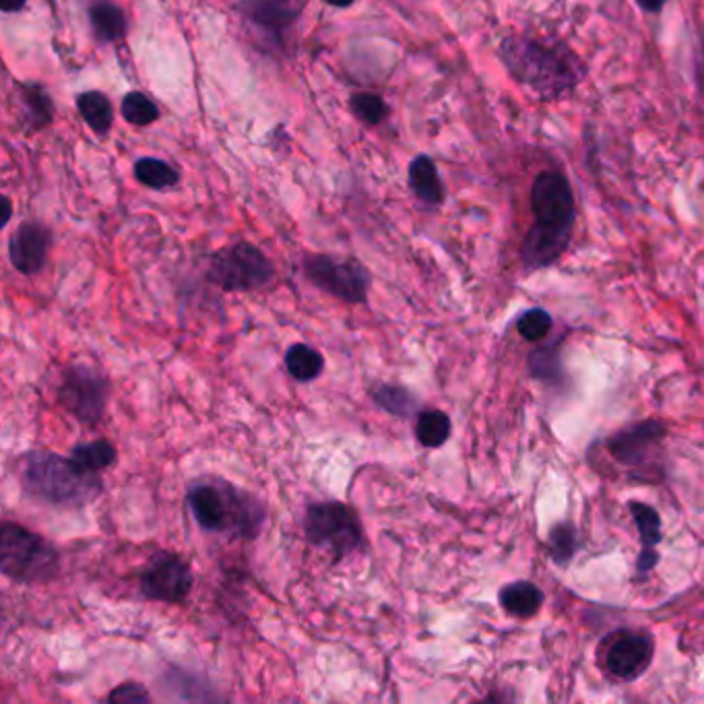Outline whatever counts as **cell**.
Here are the masks:
<instances>
[{
	"mask_svg": "<svg viewBox=\"0 0 704 704\" xmlns=\"http://www.w3.org/2000/svg\"><path fill=\"white\" fill-rule=\"evenodd\" d=\"M529 372L533 379L543 380V382H558L564 377L562 370L561 354L556 345H543L535 351L529 354Z\"/></svg>",
	"mask_w": 704,
	"mask_h": 704,
	"instance_id": "cell-28",
	"label": "cell"
},
{
	"mask_svg": "<svg viewBox=\"0 0 704 704\" xmlns=\"http://www.w3.org/2000/svg\"><path fill=\"white\" fill-rule=\"evenodd\" d=\"M15 102L21 108V125L27 132H39L55 123V102L42 83L15 81Z\"/></svg>",
	"mask_w": 704,
	"mask_h": 704,
	"instance_id": "cell-15",
	"label": "cell"
},
{
	"mask_svg": "<svg viewBox=\"0 0 704 704\" xmlns=\"http://www.w3.org/2000/svg\"><path fill=\"white\" fill-rule=\"evenodd\" d=\"M304 533L308 542L314 547L328 550L331 556H335V561H344L363 545L360 515L351 506L339 500L308 506Z\"/></svg>",
	"mask_w": 704,
	"mask_h": 704,
	"instance_id": "cell-6",
	"label": "cell"
},
{
	"mask_svg": "<svg viewBox=\"0 0 704 704\" xmlns=\"http://www.w3.org/2000/svg\"><path fill=\"white\" fill-rule=\"evenodd\" d=\"M628 508L640 535V554L636 561V570L640 575H647L659 564L657 545L661 543V517L653 506L638 500H633Z\"/></svg>",
	"mask_w": 704,
	"mask_h": 704,
	"instance_id": "cell-16",
	"label": "cell"
},
{
	"mask_svg": "<svg viewBox=\"0 0 704 704\" xmlns=\"http://www.w3.org/2000/svg\"><path fill=\"white\" fill-rule=\"evenodd\" d=\"M554 326V319L547 310L543 308H531L521 314L519 323H517V328H519V335L523 337L524 342L529 344H542L543 339L550 335Z\"/></svg>",
	"mask_w": 704,
	"mask_h": 704,
	"instance_id": "cell-30",
	"label": "cell"
},
{
	"mask_svg": "<svg viewBox=\"0 0 704 704\" xmlns=\"http://www.w3.org/2000/svg\"><path fill=\"white\" fill-rule=\"evenodd\" d=\"M543 599L545 596H543L542 589L529 580L508 582L498 593V601H500L506 614L521 618V620H529L538 614L542 610Z\"/></svg>",
	"mask_w": 704,
	"mask_h": 704,
	"instance_id": "cell-19",
	"label": "cell"
},
{
	"mask_svg": "<svg viewBox=\"0 0 704 704\" xmlns=\"http://www.w3.org/2000/svg\"><path fill=\"white\" fill-rule=\"evenodd\" d=\"M603 669L615 680L633 682L640 678L653 661V640L640 631H618L603 645Z\"/></svg>",
	"mask_w": 704,
	"mask_h": 704,
	"instance_id": "cell-12",
	"label": "cell"
},
{
	"mask_svg": "<svg viewBox=\"0 0 704 704\" xmlns=\"http://www.w3.org/2000/svg\"><path fill=\"white\" fill-rule=\"evenodd\" d=\"M195 585L188 562L174 552H158L139 577L141 596L160 603H184Z\"/></svg>",
	"mask_w": 704,
	"mask_h": 704,
	"instance_id": "cell-11",
	"label": "cell"
},
{
	"mask_svg": "<svg viewBox=\"0 0 704 704\" xmlns=\"http://www.w3.org/2000/svg\"><path fill=\"white\" fill-rule=\"evenodd\" d=\"M696 88L704 104V46L696 53Z\"/></svg>",
	"mask_w": 704,
	"mask_h": 704,
	"instance_id": "cell-32",
	"label": "cell"
},
{
	"mask_svg": "<svg viewBox=\"0 0 704 704\" xmlns=\"http://www.w3.org/2000/svg\"><path fill=\"white\" fill-rule=\"evenodd\" d=\"M578 550V533L575 524L558 523L550 531V554L552 561L566 566L575 558Z\"/></svg>",
	"mask_w": 704,
	"mask_h": 704,
	"instance_id": "cell-29",
	"label": "cell"
},
{
	"mask_svg": "<svg viewBox=\"0 0 704 704\" xmlns=\"http://www.w3.org/2000/svg\"><path fill=\"white\" fill-rule=\"evenodd\" d=\"M132 176L149 191H170L181 184V172L160 158H141L132 165Z\"/></svg>",
	"mask_w": 704,
	"mask_h": 704,
	"instance_id": "cell-21",
	"label": "cell"
},
{
	"mask_svg": "<svg viewBox=\"0 0 704 704\" xmlns=\"http://www.w3.org/2000/svg\"><path fill=\"white\" fill-rule=\"evenodd\" d=\"M407 184L412 195L426 207H440L447 197L438 165L430 155L419 153L407 168Z\"/></svg>",
	"mask_w": 704,
	"mask_h": 704,
	"instance_id": "cell-17",
	"label": "cell"
},
{
	"mask_svg": "<svg viewBox=\"0 0 704 704\" xmlns=\"http://www.w3.org/2000/svg\"><path fill=\"white\" fill-rule=\"evenodd\" d=\"M533 226L521 244V261L529 272L545 269L561 258L570 244L577 200L570 181L558 170H543L531 186Z\"/></svg>",
	"mask_w": 704,
	"mask_h": 704,
	"instance_id": "cell-2",
	"label": "cell"
},
{
	"mask_svg": "<svg viewBox=\"0 0 704 704\" xmlns=\"http://www.w3.org/2000/svg\"><path fill=\"white\" fill-rule=\"evenodd\" d=\"M53 230L39 219H25L9 238V261L15 272L34 277L48 263Z\"/></svg>",
	"mask_w": 704,
	"mask_h": 704,
	"instance_id": "cell-14",
	"label": "cell"
},
{
	"mask_svg": "<svg viewBox=\"0 0 704 704\" xmlns=\"http://www.w3.org/2000/svg\"><path fill=\"white\" fill-rule=\"evenodd\" d=\"M151 694L141 684H123L109 692L108 703H149Z\"/></svg>",
	"mask_w": 704,
	"mask_h": 704,
	"instance_id": "cell-31",
	"label": "cell"
},
{
	"mask_svg": "<svg viewBox=\"0 0 704 704\" xmlns=\"http://www.w3.org/2000/svg\"><path fill=\"white\" fill-rule=\"evenodd\" d=\"M21 484L37 500L65 508L90 505L104 489L100 473L81 468L72 457L48 451H34L25 457Z\"/></svg>",
	"mask_w": 704,
	"mask_h": 704,
	"instance_id": "cell-4",
	"label": "cell"
},
{
	"mask_svg": "<svg viewBox=\"0 0 704 704\" xmlns=\"http://www.w3.org/2000/svg\"><path fill=\"white\" fill-rule=\"evenodd\" d=\"M451 417L440 409L419 412L416 419L417 442L426 449H440L451 438Z\"/></svg>",
	"mask_w": 704,
	"mask_h": 704,
	"instance_id": "cell-23",
	"label": "cell"
},
{
	"mask_svg": "<svg viewBox=\"0 0 704 704\" xmlns=\"http://www.w3.org/2000/svg\"><path fill=\"white\" fill-rule=\"evenodd\" d=\"M27 7V0H0V11L7 15L21 13Z\"/></svg>",
	"mask_w": 704,
	"mask_h": 704,
	"instance_id": "cell-34",
	"label": "cell"
},
{
	"mask_svg": "<svg viewBox=\"0 0 704 704\" xmlns=\"http://www.w3.org/2000/svg\"><path fill=\"white\" fill-rule=\"evenodd\" d=\"M71 457L91 473H102L116 463V447L106 440H93L85 445H77L71 451Z\"/></svg>",
	"mask_w": 704,
	"mask_h": 704,
	"instance_id": "cell-26",
	"label": "cell"
},
{
	"mask_svg": "<svg viewBox=\"0 0 704 704\" xmlns=\"http://www.w3.org/2000/svg\"><path fill=\"white\" fill-rule=\"evenodd\" d=\"M307 0H238L235 13L272 53H284Z\"/></svg>",
	"mask_w": 704,
	"mask_h": 704,
	"instance_id": "cell-9",
	"label": "cell"
},
{
	"mask_svg": "<svg viewBox=\"0 0 704 704\" xmlns=\"http://www.w3.org/2000/svg\"><path fill=\"white\" fill-rule=\"evenodd\" d=\"M347 108L363 127H379L391 114L386 100L372 91L351 93L347 100Z\"/></svg>",
	"mask_w": 704,
	"mask_h": 704,
	"instance_id": "cell-24",
	"label": "cell"
},
{
	"mask_svg": "<svg viewBox=\"0 0 704 704\" xmlns=\"http://www.w3.org/2000/svg\"><path fill=\"white\" fill-rule=\"evenodd\" d=\"M666 436L668 428L661 422L645 419L615 432L608 442V449L620 465L636 470L649 465L657 457Z\"/></svg>",
	"mask_w": 704,
	"mask_h": 704,
	"instance_id": "cell-13",
	"label": "cell"
},
{
	"mask_svg": "<svg viewBox=\"0 0 704 704\" xmlns=\"http://www.w3.org/2000/svg\"><path fill=\"white\" fill-rule=\"evenodd\" d=\"M636 4L645 11V13H653V15H657V13H661L663 9H666V4H668V0H636Z\"/></svg>",
	"mask_w": 704,
	"mask_h": 704,
	"instance_id": "cell-33",
	"label": "cell"
},
{
	"mask_svg": "<svg viewBox=\"0 0 704 704\" xmlns=\"http://www.w3.org/2000/svg\"><path fill=\"white\" fill-rule=\"evenodd\" d=\"M120 116L132 127H149L160 120L162 112L143 91H128L120 102Z\"/></svg>",
	"mask_w": 704,
	"mask_h": 704,
	"instance_id": "cell-27",
	"label": "cell"
},
{
	"mask_svg": "<svg viewBox=\"0 0 704 704\" xmlns=\"http://www.w3.org/2000/svg\"><path fill=\"white\" fill-rule=\"evenodd\" d=\"M325 4H328V7H333V9H349V7H354L358 0H323Z\"/></svg>",
	"mask_w": 704,
	"mask_h": 704,
	"instance_id": "cell-36",
	"label": "cell"
},
{
	"mask_svg": "<svg viewBox=\"0 0 704 704\" xmlns=\"http://www.w3.org/2000/svg\"><path fill=\"white\" fill-rule=\"evenodd\" d=\"M372 399L382 412L395 417H412L417 414L416 395L397 384H380L372 391Z\"/></svg>",
	"mask_w": 704,
	"mask_h": 704,
	"instance_id": "cell-25",
	"label": "cell"
},
{
	"mask_svg": "<svg viewBox=\"0 0 704 704\" xmlns=\"http://www.w3.org/2000/svg\"><path fill=\"white\" fill-rule=\"evenodd\" d=\"M11 217H13V203H11V199L9 197H2V228H7L9 226V221H11Z\"/></svg>",
	"mask_w": 704,
	"mask_h": 704,
	"instance_id": "cell-35",
	"label": "cell"
},
{
	"mask_svg": "<svg viewBox=\"0 0 704 704\" xmlns=\"http://www.w3.org/2000/svg\"><path fill=\"white\" fill-rule=\"evenodd\" d=\"M58 401L72 417L88 426H95L106 414L108 380L90 363H72L62 374Z\"/></svg>",
	"mask_w": 704,
	"mask_h": 704,
	"instance_id": "cell-10",
	"label": "cell"
},
{
	"mask_svg": "<svg viewBox=\"0 0 704 704\" xmlns=\"http://www.w3.org/2000/svg\"><path fill=\"white\" fill-rule=\"evenodd\" d=\"M0 570L19 585L46 582L58 575L60 554L39 533L15 521H4L0 527Z\"/></svg>",
	"mask_w": 704,
	"mask_h": 704,
	"instance_id": "cell-5",
	"label": "cell"
},
{
	"mask_svg": "<svg viewBox=\"0 0 704 704\" xmlns=\"http://www.w3.org/2000/svg\"><path fill=\"white\" fill-rule=\"evenodd\" d=\"M91 34L93 37L108 46L120 44L128 36V18L125 9L114 0H95L88 11Z\"/></svg>",
	"mask_w": 704,
	"mask_h": 704,
	"instance_id": "cell-18",
	"label": "cell"
},
{
	"mask_svg": "<svg viewBox=\"0 0 704 704\" xmlns=\"http://www.w3.org/2000/svg\"><path fill=\"white\" fill-rule=\"evenodd\" d=\"M186 503L203 531L253 542L267 521V508L246 489L221 477H200L188 486Z\"/></svg>",
	"mask_w": 704,
	"mask_h": 704,
	"instance_id": "cell-3",
	"label": "cell"
},
{
	"mask_svg": "<svg viewBox=\"0 0 704 704\" xmlns=\"http://www.w3.org/2000/svg\"><path fill=\"white\" fill-rule=\"evenodd\" d=\"M302 269L314 288L342 300L345 304H366L372 277L356 258H339L333 254H307Z\"/></svg>",
	"mask_w": 704,
	"mask_h": 704,
	"instance_id": "cell-8",
	"label": "cell"
},
{
	"mask_svg": "<svg viewBox=\"0 0 704 704\" xmlns=\"http://www.w3.org/2000/svg\"><path fill=\"white\" fill-rule=\"evenodd\" d=\"M74 106H77L81 120L95 135L106 137L112 127H114V116H116L114 114V104H112V100L104 91L91 90L79 93L77 100H74Z\"/></svg>",
	"mask_w": 704,
	"mask_h": 704,
	"instance_id": "cell-20",
	"label": "cell"
},
{
	"mask_svg": "<svg viewBox=\"0 0 704 704\" xmlns=\"http://www.w3.org/2000/svg\"><path fill=\"white\" fill-rule=\"evenodd\" d=\"M275 267L272 258L253 242L240 240L219 249L207 269V279L228 293L256 291L272 284Z\"/></svg>",
	"mask_w": 704,
	"mask_h": 704,
	"instance_id": "cell-7",
	"label": "cell"
},
{
	"mask_svg": "<svg viewBox=\"0 0 704 704\" xmlns=\"http://www.w3.org/2000/svg\"><path fill=\"white\" fill-rule=\"evenodd\" d=\"M286 368L291 379L298 382H310L323 374L325 358L312 345L293 344L286 351Z\"/></svg>",
	"mask_w": 704,
	"mask_h": 704,
	"instance_id": "cell-22",
	"label": "cell"
},
{
	"mask_svg": "<svg viewBox=\"0 0 704 704\" xmlns=\"http://www.w3.org/2000/svg\"><path fill=\"white\" fill-rule=\"evenodd\" d=\"M498 58L519 85L543 102L568 97L587 77L582 58L558 39L508 36L498 44Z\"/></svg>",
	"mask_w": 704,
	"mask_h": 704,
	"instance_id": "cell-1",
	"label": "cell"
}]
</instances>
